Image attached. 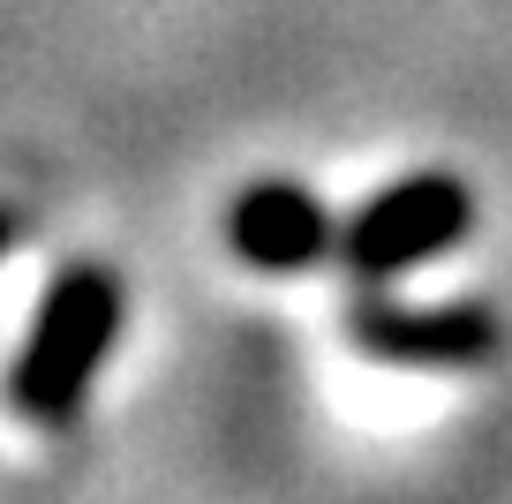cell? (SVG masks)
<instances>
[{"label": "cell", "mask_w": 512, "mask_h": 504, "mask_svg": "<svg viewBox=\"0 0 512 504\" xmlns=\"http://www.w3.org/2000/svg\"><path fill=\"white\" fill-rule=\"evenodd\" d=\"M113 324H121V294H113L106 271H76V279L53 286L46 316H38L31 347L16 369V407L61 422L83 399V384L98 377V354L113 347Z\"/></svg>", "instance_id": "obj_1"}, {"label": "cell", "mask_w": 512, "mask_h": 504, "mask_svg": "<svg viewBox=\"0 0 512 504\" xmlns=\"http://www.w3.org/2000/svg\"><path fill=\"white\" fill-rule=\"evenodd\" d=\"M460 219H467V204H460L452 181H415V189L384 196V204H369L362 219H354L347 256L362 271H400V264H415V256L445 249V241L460 234Z\"/></svg>", "instance_id": "obj_2"}, {"label": "cell", "mask_w": 512, "mask_h": 504, "mask_svg": "<svg viewBox=\"0 0 512 504\" xmlns=\"http://www.w3.org/2000/svg\"><path fill=\"white\" fill-rule=\"evenodd\" d=\"M234 241H241V256L249 264H272V271H294V264H309V256L332 241V226H324V211L309 204L302 189H256V196H241L234 204Z\"/></svg>", "instance_id": "obj_3"}, {"label": "cell", "mask_w": 512, "mask_h": 504, "mask_svg": "<svg viewBox=\"0 0 512 504\" xmlns=\"http://www.w3.org/2000/svg\"><path fill=\"white\" fill-rule=\"evenodd\" d=\"M0 249H8V219H0Z\"/></svg>", "instance_id": "obj_4"}]
</instances>
